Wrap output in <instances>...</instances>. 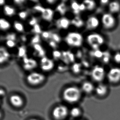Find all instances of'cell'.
Masks as SVG:
<instances>
[{
  "label": "cell",
  "instance_id": "17",
  "mask_svg": "<svg viewBox=\"0 0 120 120\" xmlns=\"http://www.w3.org/2000/svg\"><path fill=\"white\" fill-rule=\"evenodd\" d=\"M82 89L85 92L90 93L94 89V86L91 83L86 82L83 84Z\"/></svg>",
  "mask_w": 120,
  "mask_h": 120
},
{
  "label": "cell",
  "instance_id": "12",
  "mask_svg": "<svg viewBox=\"0 0 120 120\" xmlns=\"http://www.w3.org/2000/svg\"><path fill=\"white\" fill-rule=\"evenodd\" d=\"M54 11L50 8L45 9L44 11L41 13L42 18L47 21H51L53 19Z\"/></svg>",
  "mask_w": 120,
  "mask_h": 120
},
{
  "label": "cell",
  "instance_id": "36",
  "mask_svg": "<svg viewBox=\"0 0 120 120\" xmlns=\"http://www.w3.org/2000/svg\"><path fill=\"white\" fill-rule=\"evenodd\" d=\"M7 40H11L15 41L16 39V34L14 33H9L6 36Z\"/></svg>",
  "mask_w": 120,
  "mask_h": 120
},
{
  "label": "cell",
  "instance_id": "28",
  "mask_svg": "<svg viewBox=\"0 0 120 120\" xmlns=\"http://www.w3.org/2000/svg\"><path fill=\"white\" fill-rule=\"evenodd\" d=\"M50 39L51 40L53 41L56 43H60V41H61V40L60 36L58 35L57 34L52 33V34H51Z\"/></svg>",
  "mask_w": 120,
  "mask_h": 120
},
{
  "label": "cell",
  "instance_id": "25",
  "mask_svg": "<svg viewBox=\"0 0 120 120\" xmlns=\"http://www.w3.org/2000/svg\"><path fill=\"white\" fill-rule=\"evenodd\" d=\"M14 28L16 31L19 32H23L24 31V27L21 23L18 21H16L14 22Z\"/></svg>",
  "mask_w": 120,
  "mask_h": 120
},
{
  "label": "cell",
  "instance_id": "42",
  "mask_svg": "<svg viewBox=\"0 0 120 120\" xmlns=\"http://www.w3.org/2000/svg\"><path fill=\"white\" fill-rule=\"evenodd\" d=\"M33 45L34 49V50H35L37 52H39L43 49L42 47H41V46L39 44H35Z\"/></svg>",
  "mask_w": 120,
  "mask_h": 120
},
{
  "label": "cell",
  "instance_id": "37",
  "mask_svg": "<svg viewBox=\"0 0 120 120\" xmlns=\"http://www.w3.org/2000/svg\"><path fill=\"white\" fill-rule=\"evenodd\" d=\"M102 61L104 63H108L110 60V55H109L108 52H105V55H104V54H103L102 57Z\"/></svg>",
  "mask_w": 120,
  "mask_h": 120
},
{
  "label": "cell",
  "instance_id": "29",
  "mask_svg": "<svg viewBox=\"0 0 120 120\" xmlns=\"http://www.w3.org/2000/svg\"><path fill=\"white\" fill-rule=\"evenodd\" d=\"M71 115L73 117H77L80 115V110L77 107H74L70 112Z\"/></svg>",
  "mask_w": 120,
  "mask_h": 120
},
{
  "label": "cell",
  "instance_id": "46",
  "mask_svg": "<svg viewBox=\"0 0 120 120\" xmlns=\"http://www.w3.org/2000/svg\"><path fill=\"white\" fill-rule=\"evenodd\" d=\"M49 60V59L47 58V57H42L41 60V65H44Z\"/></svg>",
  "mask_w": 120,
  "mask_h": 120
},
{
  "label": "cell",
  "instance_id": "22",
  "mask_svg": "<svg viewBox=\"0 0 120 120\" xmlns=\"http://www.w3.org/2000/svg\"><path fill=\"white\" fill-rule=\"evenodd\" d=\"M56 10L61 15H65L67 10V6L65 3H60V5L57 6Z\"/></svg>",
  "mask_w": 120,
  "mask_h": 120
},
{
  "label": "cell",
  "instance_id": "54",
  "mask_svg": "<svg viewBox=\"0 0 120 120\" xmlns=\"http://www.w3.org/2000/svg\"><path fill=\"white\" fill-rule=\"evenodd\" d=\"M36 120V119H31V120Z\"/></svg>",
  "mask_w": 120,
  "mask_h": 120
},
{
  "label": "cell",
  "instance_id": "5",
  "mask_svg": "<svg viewBox=\"0 0 120 120\" xmlns=\"http://www.w3.org/2000/svg\"><path fill=\"white\" fill-rule=\"evenodd\" d=\"M105 76V71L103 67L96 66L94 67L91 72L93 79L98 82H100L104 80Z\"/></svg>",
  "mask_w": 120,
  "mask_h": 120
},
{
  "label": "cell",
  "instance_id": "32",
  "mask_svg": "<svg viewBox=\"0 0 120 120\" xmlns=\"http://www.w3.org/2000/svg\"><path fill=\"white\" fill-rule=\"evenodd\" d=\"M32 30L33 32L35 33L36 34H39L42 33V31L40 26L38 23L33 26V28Z\"/></svg>",
  "mask_w": 120,
  "mask_h": 120
},
{
  "label": "cell",
  "instance_id": "31",
  "mask_svg": "<svg viewBox=\"0 0 120 120\" xmlns=\"http://www.w3.org/2000/svg\"><path fill=\"white\" fill-rule=\"evenodd\" d=\"M103 52L99 50V49L94 50V51L92 52V55L94 57L98 58H102L103 55Z\"/></svg>",
  "mask_w": 120,
  "mask_h": 120
},
{
  "label": "cell",
  "instance_id": "49",
  "mask_svg": "<svg viewBox=\"0 0 120 120\" xmlns=\"http://www.w3.org/2000/svg\"><path fill=\"white\" fill-rule=\"evenodd\" d=\"M25 1V0H15L14 2H15V4H18V5H21V4L23 3Z\"/></svg>",
  "mask_w": 120,
  "mask_h": 120
},
{
  "label": "cell",
  "instance_id": "16",
  "mask_svg": "<svg viewBox=\"0 0 120 120\" xmlns=\"http://www.w3.org/2000/svg\"><path fill=\"white\" fill-rule=\"evenodd\" d=\"M37 62L35 60L32 59H30L29 62L28 63L24 64L23 67L25 70L30 71L36 68L37 67Z\"/></svg>",
  "mask_w": 120,
  "mask_h": 120
},
{
  "label": "cell",
  "instance_id": "3",
  "mask_svg": "<svg viewBox=\"0 0 120 120\" xmlns=\"http://www.w3.org/2000/svg\"><path fill=\"white\" fill-rule=\"evenodd\" d=\"M65 41L68 45L74 47L80 46L82 44L83 38L79 33L72 32L67 34Z\"/></svg>",
  "mask_w": 120,
  "mask_h": 120
},
{
  "label": "cell",
  "instance_id": "44",
  "mask_svg": "<svg viewBox=\"0 0 120 120\" xmlns=\"http://www.w3.org/2000/svg\"><path fill=\"white\" fill-rule=\"evenodd\" d=\"M49 44L50 47L53 49H55L57 48V43L52 40H50L49 43Z\"/></svg>",
  "mask_w": 120,
  "mask_h": 120
},
{
  "label": "cell",
  "instance_id": "33",
  "mask_svg": "<svg viewBox=\"0 0 120 120\" xmlns=\"http://www.w3.org/2000/svg\"><path fill=\"white\" fill-rule=\"evenodd\" d=\"M52 55L54 58L55 60H57L60 58H61L62 56V53L58 50H54L52 52Z\"/></svg>",
  "mask_w": 120,
  "mask_h": 120
},
{
  "label": "cell",
  "instance_id": "23",
  "mask_svg": "<svg viewBox=\"0 0 120 120\" xmlns=\"http://www.w3.org/2000/svg\"><path fill=\"white\" fill-rule=\"evenodd\" d=\"M83 3L85 5L86 9L88 10H92L96 7V3L93 0H85Z\"/></svg>",
  "mask_w": 120,
  "mask_h": 120
},
{
  "label": "cell",
  "instance_id": "13",
  "mask_svg": "<svg viewBox=\"0 0 120 120\" xmlns=\"http://www.w3.org/2000/svg\"><path fill=\"white\" fill-rule=\"evenodd\" d=\"M10 101L11 104L16 107H19L23 104V100L21 98L17 95L11 96L10 98Z\"/></svg>",
  "mask_w": 120,
  "mask_h": 120
},
{
  "label": "cell",
  "instance_id": "53",
  "mask_svg": "<svg viewBox=\"0 0 120 120\" xmlns=\"http://www.w3.org/2000/svg\"><path fill=\"white\" fill-rule=\"evenodd\" d=\"M4 94H5L4 91H3V90L1 89H0V94L1 95H3Z\"/></svg>",
  "mask_w": 120,
  "mask_h": 120
},
{
  "label": "cell",
  "instance_id": "41",
  "mask_svg": "<svg viewBox=\"0 0 120 120\" xmlns=\"http://www.w3.org/2000/svg\"><path fill=\"white\" fill-rule=\"evenodd\" d=\"M7 45L9 48H13L16 45V43L15 41L11 40H7L6 42Z\"/></svg>",
  "mask_w": 120,
  "mask_h": 120
},
{
  "label": "cell",
  "instance_id": "45",
  "mask_svg": "<svg viewBox=\"0 0 120 120\" xmlns=\"http://www.w3.org/2000/svg\"><path fill=\"white\" fill-rule=\"evenodd\" d=\"M38 55L39 57H45V51L44 50V49H43L42 50L39 51V52H38Z\"/></svg>",
  "mask_w": 120,
  "mask_h": 120
},
{
  "label": "cell",
  "instance_id": "47",
  "mask_svg": "<svg viewBox=\"0 0 120 120\" xmlns=\"http://www.w3.org/2000/svg\"><path fill=\"white\" fill-rule=\"evenodd\" d=\"M86 9V7L84 3H81L80 4V11H83Z\"/></svg>",
  "mask_w": 120,
  "mask_h": 120
},
{
  "label": "cell",
  "instance_id": "35",
  "mask_svg": "<svg viewBox=\"0 0 120 120\" xmlns=\"http://www.w3.org/2000/svg\"><path fill=\"white\" fill-rule=\"evenodd\" d=\"M52 33L48 31H44L41 33V36L45 40L50 39Z\"/></svg>",
  "mask_w": 120,
  "mask_h": 120
},
{
  "label": "cell",
  "instance_id": "6",
  "mask_svg": "<svg viewBox=\"0 0 120 120\" xmlns=\"http://www.w3.org/2000/svg\"><path fill=\"white\" fill-rule=\"evenodd\" d=\"M45 77L41 73L34 72L30 74L27 77V80L30 84L36 85L44 82Z\"/></svg>",
  "mask_w": 120,
  "mask_h": 120
},
{
  "label": "cell",
  "instance_id": "48",
  "mask_svg": "<svg viewBox=\"0 0 120 120\" xmlns=\"http://www.w3.org/2000/svg\"><path fill=\"white\" fill-rule=\"evenodd\" d=\"M30 59L28 58L27 55H26L24 57H23V62L24 63V64H26L28 63V62L29 61Z\"/></svg>",
  "mask_w": 120,
  "mask_h": 120
},
{
  "label": "cell",
  "instance_id": "24",
  "mask_svg": "<svg viewBox=\"0 0 120 120\" xmlns=\"http://www.w3.org/2000/svg\"><path fill=\"white\" fill-rule=\"evenodd\" d=\"M71 8L73 10V13L75 15L79 14L80 12V4L76 1H73L71 4Z\"/></svg>",
  "mask_w": 120,
  "mask_h": 120
},
{
  "label": "cell",
  "instance_id": "20",
  "mask_svg": "<svg viewBox=\"0 0 120 120\" xmlns=\"http://www.w3.org/2000/svg\"><path fill=\"white\" fill-rule=\"evenodd\" d=\"M4 11L5 15L9 16H12L15 13V9L9 5H5L4 7Z\"/></svg>",
  "mask_w": 120,
  "mask_h": 120
},
{
  "label": "cell",
  "instance_id": "9",
  "mask_svg": "<svg viewBox=\"0 0 120 120\" xmlns=\"http://www.w3.org/2000/svg\"><path fill=\"white\" fill-rule=\"evenodd\" d=\"M99 24L100 21L98 18L96 16H91L86 21V28L89 30H93L97 28Z\"/></svg>",
  "mask_w": 120,
  "mask_h": 120
},
{
  "label": "cell",
  "instance_id": "52",
  "mask_svg": "<svg viewBox=\"0 0 120 120\" xmlns=\"http://www.w3.org/2000/svg\"><path fill=\"white\" fill-rule=\"evenodd\" d=\"M5 3V0H0V4L1 5H4Z\"/></svg>",
  "mask_w": 120,
  "mask_h": 120
},
{
  "label": "cell",
  "instance_id": "10",
  "mask_svg": "<svg viewBox=\"0 0 120 120\" xmlns=\"http://www.w3.org/2000/svg\"><path fill=\"white\" fill-rule=\"evenodd\" d=\"M70 22L69 20L65 17H63L57 20L56 25L57 27L60 29H67L69 26Z\"/></svg>",
  "mask_w": 120,
  "mask_h": 120
},
{
  "label": "cell",
  "instance_id": "2",
  "mask_svg": "<svg viewBox=\"0 0 120 120\" xmlns=\"http://www.w3.org/2000/svg\"><path fill=\"white\" fill-rule=\"evenodd\" d=\"M88 43L94 50L99 49L104 44L105 39L102 35L98 33H92L87 37Z\"/></svg>",
  "mask_w": 120,
  "mask_h": 120
},
{
  "label": "cell",
  "instance_id": "18",
  "mask_svg": "<svg viewBox=\"0 0 120 120\" xmlns=\"http://www.w3.org/2000/svg\"><path fill=\"white\" fill-rule=\"evenodd\" d=\"M54 66L53 62L51 60L49 59L48 62L44 65H41V68L43 71H48L52 70Z\"/></svg>",
  "mask_w": 120,
  "mask_h": 120
},
{
  "label": "cell",
  "instance_id": "30",
  "mask_svg": "<svg viewBox=\"0 0 120 120\" xmlns=\"http://www.w3.org/2000/svg\"><path fill=\"white\" fill-rule=\"evenodd\" d=\"M66 55L68 60L70 63H73L75 61V56L73 53L70 51H67Z\"/></svg>",
  "mask_w": 120,
  "mask_h": 120
},
{
  "label": "cell",
  "instance_id": "11",
  "mask_svg": "<svg viewBox=\"0 0 120 120\" xmlns=\"http://www.w3.org/2000/svg\"><path fill=\"white\" fill-rule=\"evenodd\" d=\"M108 9L110 13L112 14L119 13L120 11V3L116 1L111 2L109 3Z\"/></svg>",
  "mask_w": 120,
  "mask_h": 120
},
{
  "label": "cell",
  "instance_id": "34",
  "mask_svg": "<svg viewBox=\"0 0 120 120\" xmlns=\"http://www.w3.org/2000/svg\"><path fill=\"white\" fill-rule=\"evenodd\" d=\"M40 41V38L39 34H36L31 40V44L33 45L39 44Z\"/></svg>",
  "mask_w": 120,
  "mask_h": 120
},
{
  "label": "cell",
  "instance_id": "7",
  "mask_svg": "<svg viewBox=\"0 0 120 120\" xmlns=\"http://www.w3.org/2000/svg\"><path fill=\"white\" fill-rule=\"evenodd\" d=\"M107 78L110 82H119L120 81V68L114 67L111 68L107 73Z\"/></svg>",
  "mask_w": 120,
  "mask_h": 120
},
{
  "label": "cell",
  "instance_id": "39",
  "mask_svg": "<svg viewBox=\"0 0 120 120\" xmlns=\"http://www.w3.org/2000/svg\"><path fill=\"white\" fill-rule=\"evenodd\" d=\"M114 60L116 63L120 64V52H117L114 56Z\"/></svg>",
  "mask_w": 120,
  "mask_h": 120
},
{
  "label": "cell",
  "instance_id": "50",
  "mask_svg": "<svg viewBox=\"0 0 120 120\" xmlns=\"http://www.w3.org/2000/svg\"><path fill=\"white\" fill-rule=\"evenodd\" d=\"M101 3L102 5H105L107 4H109V2L108 0H102V1H101Z\"/></svg>",
  "mask_w": 120,
  "mask_h": 120
},
{
  "label": "cell",
  "instance_id": "43",
  "mask_svg": "<svg viewBox=\"0 0 120 120\" xmlns=\"http://www.w3.org/2000/svg\"><path fill=\"white\" fill-rule=\"evenodd\" d=\"M37 24H38V20L35 17H33L29 22V24L31 26H34Z\"/></svg>",
  "mask_w": 120,
  "mask_h": 120
},
{
  "label": "cell",
  "instance_id": "51",
  "mask_svg": "<svg viewBox=\"0 0 120 120\" xmlns=\"http://www.w3.org/2000/svg\"><path fill=\"white\" fill-rule=\"evenodd\" d=\"M47 2L49 4H54L56 2V1L55 0H47Z\"/></svg>",
  "mask_w": 120,
  "mask_h": 120
},
{
  "label": "cell",
  "instance_id": "1",
  "mask_svg": "<svg viewBox=\"0 0 120 120\" xmlns=\"http://www.w3.org/2000/svg\"><path fill=\"white\" fill-rule=\"evenodd\" d=\"M63 95L64 98L68 102H76L80 97L81 91L78 88L71 86L65 89Z\"/></svg>",
  "mask_w": 120,
  "mask_h": 120
},
{
  "label": "cell",
  "instance_id": "27",
  "mask_svg": "<svg viewBox=\"0 0 120 120\" xmlns=\"http://www.w3.org/2000/svg\"><path fill=\"white\" fill-rule=\"evenodd\" d=\"M81 65L79 63H75L72 67V70L74 73L78 74L81 71Z\"/></svg>",
  "mask_w": 120,
  "mask_h": 120
},
{
  "label": "cell",
  "instance_id": "15",
  "mask_svg": "<svg viewBox=\"0 0 120 120\" xmlns=\"http://www.w3.org/2000/svg\"><path fill=\"white\" fill-rule=\"evenodd\" d=\"M96 91L99 96H104L107 93V86L103 84H99L96 87Z\"/></svg>",
  "mask_w": 120,
  "mask_h": 120
},
{
  "label": "cell",
  "instance_id": "26",
  "mask_svg": "<svg viewBox=\"0 0 120 120\" xmlns=\"http://www.w3.org/2000/svg\"><path fill=\"white\" fill-rule=\"evenodd\" d=\"M26 50L24 46L19 47L18 49V56L19 57H23L26 55Z\"/></svg>",
  "mask_w": 120,
  "mask_h": 120
},
{
  "label": "cell",
  "instance_id": "14",
  "mask_svg": "<svg viewBox=\"0 0 120 120\" xmlns=\"http://www.w3.org/2000/svg\"><path fill=\"white\" fill-rule=\"evenodd\" d=\"M10 57V55L8 51L4 47H0V64L8 60Z\"/></svg>",
  "mask_w": 120,
  "mask_h": 120
},
{
  "label": "cell",
  "instance_id": "21",
  "mask_svg": "<svg viewBox=\"0 0 120 120\" xmlns=\"http://www.w3.org/2000/svg\"><path fill=\"white\" fill-rule=\"evenodd\" d=\"M10 28V24L8 21L4 19H0V28L1 30H6Z\"/></svg>",
  "mask_w": 120,
  "mask_h": 120
},
{
  "label": "cell",
  "instance_id": "4",
  "mask_svg": "<svg viewBox=\"0 0 120 120\" xmlns=\"http://www.w3.org/2000/svg\"><path fill=\"white\" fill-rule=\"evenodd\" d=\"M116 19L113 14L107 13L102 15L101 22L104 28L107 29H110L114 28L116 24Z\"/></svg>",
  "mask_w": 120,
  "mask_h": 120
},
{
  "label": "cell",
  "instance_id": "38",
  "mask_svg": "<svg viewBox=\"0 0 120 120\" xmlns=\"http://www.w3.org/2000/svg\"><path fill=\"white\" fill-rule=\"evenodd\" d=\"M19 16L21 19L24 20L28 16V13L25 11H22L20 12L18 14Z\"/></svg>",
  "mask_w": 120,
  "mask_h": 120
},
{
  "label": "cell",
  "instance_id": "8",
  "mask_svg": "<svg viewBox=\"0 0 120 120\" xmlns=\"http://www.w3.org/2000/svg\"><path fill=\"white\" fill-rule=\"evenodd\" d=\"M68 114V109L64 106L60 105L55 107L52 112V115L57 120L63 119Z\"/></svg>",
  "mask_w": 120,
  "mask_h": 120
},
{
  "label": "cell",
  "instance_id": "40",
  "mask_svg": "<svg viewBox=\"0 0 120 120\" xmlns=\"http://www.w3.org/2000/svg\"><path fill=\"white\" fill-rule=\"evenodd\" d=\"M33 9L35 10V11H39V12H40L41 13H43L45 10V8H44L43 7L41 6V5H36V6L34 7Z\"/></svg>",
  "mask_w": 120,
  "mask_h": 120
},
{
  "label": "cell",
  "instance_id": "19",
  "mask_svg": "<svg viewBox=\"0 0 120 120\" xmlns=\"http://www.w3.org/2000/svg\"><path fill=\"white\" fill-rule=\"evenodd\" d=\"M72 24L77 28H80L84 25V23L82 20L79 16H75L71 22Z\"/></svg>",
  "mask_w": 120,
  "mask_h": 120
}]
</instances>
